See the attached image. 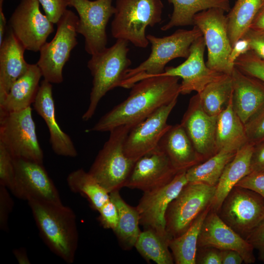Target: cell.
Listing matches in <instances>:
<instances>
[{"mask_svg": "<svg viewBox=\"0 0 264 264\" xmlns=\"http://www.w3.org/2000/svg\"><path fill=\"white\" fill-rule=\"evenodd\" d=\"M223 9L210 8L196 14L194 25L200 30L207 49V66L217 72L231 75L235 66L228 61L232 46L226 16Z\"/></svg>", "mask_w": 264, "mask_h": 264, "instance_id": "obj_10", "label": "cell"}, {"mask_svg": "<svg viewBox=\"0 0 264 264\" xmlns=\"http://www.w3.org/2000/svg\"><path fill=\"white\" fill-rule=\"evenodd\" d=\"M234 66L244 74L264 83V61L252 50L239 57L235 61Z\"/></svg>", "mask_w": 264, "mask_h": 264, "instance_id": "obj_36", "label": "cell"}, {"mask_svg": "<svg viewBox=\"0 0 264 264\" xmlns=\"http://www.w3.org/2000/svg\"><path fill=\"white\" fill-rule=\"evenodd\" d=\"M0 142L14 158L43 164L44 153L38 139L31 107L19 111L0 114Z\"/></svg>", "mask_w": 264, "mask_h": 264, "instance_id": "obj_8", "label": "cell"}, {"mask_svg": "<svg viewBox=\"0 0 264 264\" xmlns=\"http://www.w3.org/2000/svg\"><path fill=\"white\" fill-rule=\"evenodd\" d=\"M66 182L70 190L87 198L95 210L98 211L110 199V193L82 168L69 174Z\"/></svg>", "mask_w": 264, "mask_h": 264, "instance_id": "obj_33", "label": "cell"}, {"mask_svg": "<svg viewBox=\"0 0 264 264\" xmlns=\"http://www.w3.org/2000/svg\"><path fill=\"white\" fill-rule=\"evenodd\" d=\"M15 177L14 158L0 142V185L11 192L15 184Z\"/></svg>", "mask_w": 264, "mask_h": 264, "instance_id": "obj_37", "label": "cell"}, {"mask_svg": "<svg viewBox=\"0 0 264 264\" xmlns=\"http://www.w3.org/2000/svg\"><path fill=\"white\" fill-rule=\"evenodd\" d=\"M131 129L122 125L111 130L88 172L109 193L125 187L135 162L126 156L124 149Z\"/></svg>", "mask_w": 264, "mask_h": 264, "instance_id": "obj_6", "label": "cell"}, {"mask_svg": "<svg viewBox=\"0 0 264 264\" xmlns=\"http://www.w3.org/2000/svg\"><path fill=\"white\" fill-rule=\"evenodd\" d=\"M205 47L203 36L198 37L192 44L189 55L183 63L176 67H166L164 72L159 75L181 78V94H188L192 91L200 92L209 83L224 75L207 66L204 59Z\"/></svg>", "mask_w": 264, "mask_h": 264, "instance_id": "obj_17", "label": "cell"}, {"mask_svg": "<svg viewBox=\"0 0 264 264\" xmlns=\"http://www.w3.org/2000/svg\"><path fill=\"white\" fill-rule=\"evenodd\" d=\"M164 7L161 0H116L111 23V34L145 48L149 44L146 30L161 22Z\"/></svg>", "mask_w": 264, "mask_h": 264, "instance_id": "obj_5", "label": "cell"}, {"mask_svg": "<svg viewBox=\"0 0 264 264\" xmlns=\"http://www.w3.org/2000/svg\"><path fill=\"white\" fill-rule=\"evenodd\" d=\"M216 186L188 182L170 203L165 215L166 230L170 238L182 234L196 219L211 206Z\"/></svg>", "mask_w": 264, "mask_h": 264, "instance_id": "obj_9", "label": "cell"}, {"mask_svg": "<svg viewBox=\"0 0 264 264\" xmlns=\"http://www.w3.org/2000/svg\"><path fill=\"white\" fill-rule=\"evenodd\" d=\"M4 0H0V44H1L4 37L6 29V19L3 12V3Z\"/></svg>", "mask_w": 264, "mask_h": 264, "instance_id": "obj_51", "label": "cell"}, {"mask_svg": "<svg viewBox=\"0 0 264 264\" xmlns=\"http://www.w3.org/2000/svg\"><path fill=\"white\" fill-rule=\"evenodd\" d=\"M232 97L217 117L216 143L218 152H237L248 142L244 124L233 109Z\"/></svg>", "mask_w": 264, "mask_h": 264, "instance_id": "obj_27", "label": "cell"}, {"mask_svg": "<svg viewBox=\"0 0 264 264\" xmlns=\"http://www.w3.org/2000/svg\"><path fill=\"white\" fill-rule=\"evenodd\" d=\"M210 246L220 250L238 252L245 264L255 262L253 246L247 241L227 225L217 213L210 209L202 223L198 247Z\"/></svg>", "mask_w": 264, "mask_h": 264, "instance_id": "obj_20", "label": "cell"}, {"mask_svg": "<svg viewBox=\"0 0 264 264\" xmlns=\"http://www.w3.org/2000/svg\"><path fill=\"white\" fill-rule=\"evenodd\" d=\"M177 99L159 108L129 132L124 144L127 157L136 161L154 151L171 125L167 123Z\"/></svg>", "mask_w": 264, "mask_h": 264, "instance_id": "obj_16", "label": "cell"}, {"mask_svg": "<svg viewBox=\"0 0 264 264\" xmlns=\"http://www.w3.org/2000/svg\"><path fill=\"white\" fill-rule=\"evenodd\" d=\"M178 172L158 146L135 161L125 187L152 191L168 183Z\"/></svg>", "mask_w": 264, "mask_h": 264, "instance_id": "obj_19", "label": "cell"}, {"mask_svg": "<svg viewBox=\"0 0 264 264\" xmlns=\"http://www.w3.org/2000/svg\"><path fill=\"white\" fill-rule=\"evenodd\" d=\"M173 5L169 21L161 27L162 31L174 27L194 25V17L198 13L212 8L230 10L229 0H168Z\"/></svg>", "mask_w": 264, "mask_h": 264, "instance_id": "obj_29", "label": "cell"}, {"mask_svg": "<svg viewBox=\"0 0 264 264\" xmlns=\"http://www.w3.org/2000/svg\"><path fill=\"white\" fill-rule=\"evenodd\" d=\"M38 0H21L9 20L10 30L25 50L39 51L54 31Z\"/></svg>", "mask_w": 264, "mask_h": 264, "instance_id": "obj_13", "label": "cell"}, {"mask_svg": "<svg viewBox=\"0 0 264 264\" xmlns=\"http://www.w3.org/2000/svg\"><path fill=\"white\" fill-rule=\"evenodd\" d=\"M15 184L11 193L27 201L31 199L63 203L59 191L42 163L14 158Z\"/></svg>", "mask_w": 264, "mask_h": 264, "instance_id": "obj_15", "label": "cell"}, {"mask_svg": "<svg viewBox=\"0 0 264 264\" xmlns=\"http://www.w3.org/2000/svg\"><path fill=\"white\" fill-rule=\"evenodd\" d=\"M243 37L248 40L250 50L264 61V31L250 28Z\"/></svg>", "mask_w": 264, "mask_h": 264, "instance_id": "obj_44", "label": "cell"}, {"mask_svg": "<svg viewBox=\"0 0 264 264\" xmlns=\"http://www.w3.org/2000/svg\"><path fill=\"white\" fill-rule=\"evenodd\" d=\"M236 153L220 150L208 159L191 167L186 171L188 181L216 186L225 166Z\"/></svg>", "mask_w": 264, "mask_h": 264, "instance_id": "obj_32", "label": "cell"}, {"mask_svg": "<svg viewBox=\"0 0 264 264\" xmlns=\"http://www.w3.org/2000/svg\"><path fill=\"white\" fill-rule=\"evenodd\" d=\"M264 0H237L226 16L228 33L232 47L242 38L250 27Z\"/></svg>", "mask_w": 264, "mask_h": 264, "instance_id": "obj_31", "label": "cell"}, {"mask_svg": "<svg viewBox=\"0 0 264 264\" xmlns=\"http://www.w3.org/2000/svg\"><path fill=\"white\" fill-rule=\"evenodd\" d=\"M217 117L206 112L197 93L190 99L180 123L203 161L218 152L216 143Z\"/></svg>", "mask_w": 264, "mask_h": 264, "instance_id": "obj_18", "label": "cell"}, {"mask_svg": "<svg viewBox=\"0 0 264 264\" xmlns=\"http://www.w3.org/2000/svg\"><path fill=\"white\" fill-rule=\"evenodd\" d=\"M43 77L37 64H29L26 72L12 85L10 90L0 102V114L24 110L34 102Z\"/></svg>", "mask_w": 264, "mask_h": 264, "instance_id": "obj_25", "label": "cell"}, {"mask_svg": "<svg viewBox=\"0 0 264 264\" xmlns=\"http://www.w3.org/2000/svg\"><path fill=\"white\" fill-rule=\"evenodd\" d=\"M25 50L10 30L0 44V102L13 84L28 68L29 64L24 58Z\"/></svg>", "mask_w": 264, "mask_h": 264, "instance_id": "obj_23", "label": "cell"}, {"mask_svg": "<svg viewBox=\"0 0 264 264\" xmlns=\"http://www.w3.org/2000/svg\"><path fill=\"white\" fill-rule=\"evenodd\" d=\"M231 76L233 108L245 124L264 107V83L235 66Z\"/></svg>", "mask_w": 264, "mask_h": 264, "instance_id": "obj_22", "label": "cell"}, {"mask_svg": "<svg viewBox=\"0 0 264 264\" xmlns=\"http://www.w3.org/2000/svg\"><path fill=\"white\" fill-rule=\"evenodd\" d=\"M251 169V172H264V140L254 145Z\"/></svg>", "mask_w": 264, "mask_h": 264, "instance_id": "obj_46", "label": "cell"}, {"mask_svg": "<svg viewBox=\"0 0 264 264\" xmlns=\"http://www.w3.org/2000/svg\"><path fill=\"white\" fill-rule=\"evenodd\" d=\"M180 79L158 75L139 81L131 88L124 101L102 116L89 131L110 132L122 125L132 129L160 107L178 98Z\"/></svg>", "mask_w": 264, "mask_h": 264, "instance_id": "obj_1", "label": "cell"}, {"mask_svg": "<svg viewBox=\"0 0 264 264\" xmlns=\"http://www.w3.org/2000/svg\"><path fill=\"white\" fill-rule=\"evenodd\" d=\"M244 126L248 142L255 145L264 140V107Z\"/></svg>", "mask_w": 264, "mask_h": 264, "instance_id": "obj_38", "label": "cell"}, {"mask_svg": "<svg viewBox=\"0 0 264 264\" xmlns=\"http://www.w3.org/2000/svg\"><path fill=\"white\" fill-rule=\"evenodd\" d=\"M250 50L248 40L242 38L238 40L232 47L229 57V63L234 66L235 61L241 55Z\"/></svg>", "mask_w": 264, "mask_h": 264, "instance_id": "obj_47", "label": "cell"}, {"mask_svg": "<svg viewBox=\"0 0 264 264\" xmlns=\"http://www.w3.org/2000/svg\"><path fill=\"white\" fill-rule=\"evenodd\" d=\"M186 171L179 172L167 184L143 193L136 208L139 216V223L144 229L153 230L171 239L166 230L165 215L170 203L188 182Z\"/></svg>", "mask_w": 264, "mask_h": 264, "instance_id": "obj_14", "label": "cell"}, {"mask_svg": "<svg viewBox=\"0 0 264 264\" xmlns=\"http://www.w3.org/2000/svg\"><path fill=\"white\" fill-rule=\"evenodd\" d=\"M217 213L227 225L246 239L264 219V198L251 190L235 186Z\"/></svg>", "mask_w": 264, "mask_h": 264, "instance_id": "obj_11", "label": "cell"}, {"mask_svg": "<svg viewBox=\"0 0 264 264\" xmlns=\"http://www.w3.org/2000/svg\"><path fill=\"white\" fill-rule=\"evenodd\" d=\"M33 105L35 111L46 123L54 153L60 156L76 157L78 153L72 140L57 123L51 83L44 79L42 81Z\"/></svg>", "mask_w": 264, "mask_h": 264, "instance_id": "obj_21", "label": "cell"}, {"mask_svg": "<svg viewBox=\"0 0 264 264\" xmlns=\"http://www.w3.org/2000/svg\"><path fill=\"white\" fill-rule=\"evenodd\" d=\"M221 264H241L244 262L241 254L234 250H220Z\"/></svg>", "mask_w": 264, "mask_h": 264, "instance_id": "obj_48", "label": "cell"}, {"mask_svg": "<svg viewBox=\"0 0 264 264\" xmlns=\"http://www.w3.org/2000/svg\"><path fill=\"white\" fill-rule=\"evenodd\" d=\"M254 145L248 142L236 153L225 166L216 185L211 209L217 212L224 198L242 178L251 172V160Z\"/></svg>", "mask_w": 264, "mask_h": 264, "instance_id": "obj_26", "label": "cell"}, {"mask_svg": "<svg viewBox=\"0 0 264 264\" xmlns=\"http://www.w3.org/2000/svg\"><path fill=\"white\" fill-rule=\"evenodd\" d=\"M79 17L66 9L58 22L54 37L41 47L36 64L44 79L51 84L63 81V69L70 53L78 44L77 40Z\"/></svg>", "mask_w": 264, "mask_h": 264, "instance_id": "obj_7", "label": "cell"}, {"mask_svg": "<svg viewBox=\"0 0 264 264\" xmlns=\"http://www.w3.org/2000/svg\"><path fill=\"white\" fill-rule=\"evenodd\" d=\"M74 7L79 17L77 32L85 40V50L92 55L106 47V27L115 11L112 0H66Z\"/></svg>", "mask_w": 264, "mask_h": 264, "instance_id": "obj_12", "label": "cell"}, {"mask_svg": "<svg viewBox=\"0 0 264 264\" xmlns=\"http://www.w3.org/2000/svg\"><path fill=\"white\" fill-rule=\"evenodd\" d=\"M158 147L178 172L187 171L203 161L180 123L171 126L160 139Z\"/></svg>", "mask_w": 264, "mask_h": 264, "instance_id": "obj_24", "label": "cell"}, {"mask_svg": "<svg viewBox=\"0 0 264 264\" xmlns=\"http://www.w3.org/2000/svg\"><path fill=\"white\" fill-rule=\"evenodd\" d=\"M246 240L258 251L259 260L264 262V219L247 236Z\"/></svg>", "mask_w": 264, "mask_h": 264, "instance_id": "obj_45", "label": "cell"}, {"mask_svg": "<svg viewBox=\"0 0 264 264\" xmlns=\"http://www.w3.org/2000/svg\"><path fill=\"white\" fill-rule=\"evenodd\" d=\"M231 75H223L208 85L198 95L204 110L211 116H218L228 106L232 96Z\"/></svg>", "mask_w": 264, "mask_h": 264, "instance_id": "obj_35", "label": "cell"}, {"mask_svg": "<svg viewBox=\"0 0 264 264\" xmlns=\"http://www.w3.org/2000/svg\"><path fill=\"white\" fill-rule=\"evenodd\" d=\"M196 264H221L220 250L210 246L198 247Z\"/></svg>", "mask_w": 264, "mask_h": 264, "instance_id": "obj_43", "label": "cell"}, {"mask_svg": "<svg viewBox=\"0 0 264 264\" xmlns=\"http://www.w3.org/2000/svg\"><path fill=\"white\" fill-rule=\"evenodd\" d=\"M235 186L251 190L264 198V172H251Z\"/></svg>", "mask_w": 264, "mask_h": 264, "instance_id": "obj_42", "label": "cell"}, {"mask_svg": "<svg viewBox=\"0 0 264 264\" xmlns=\"http://www.w3.org/2000/svg\"><path fill=\"white\" fill-rule=\"evenodd\" d=\"M211 206L203 211L181 235L171 239L169 248L176 264H196L199 232Z\"/></svg>", "mask_w": 264, "mask_h": 264, "instance_id": "obj_30", "label": "cell"}, {"mask_svg": "<svg viewBox=\"0 0 264 264\" xmlns=\"http://www.w3.org/2000/svg\"><path fill=\"white\" fill-rule=\"evenodd\" d=\"M129 42L116 40L111 46L91 56L87 64L92 77V86L88 108L82 115V120L91 119L101 99L110 90L120 87L127 71L132 64L128 57Z\"/></svg>", "mask_w": 264, "mask_h": 264, "instance_id": "obj_3", "label": "cell"}, {"mask_svg": "<svg viewBox=\"0 0 264 264\" xmlns=\"http://www.w3.org/2000/svg\"><path fill=\"white\" fill-rule=\"evenodd\" d=\"M8 190L0 185V228L4 231L8 230V219L14 204Z\"/></svg>", "mask_w": 264, "mask_h": 264, "instance_id": "obj_40", "label": "cell"}, {"mask_svg": "<svg viewBox=\"0 0 264 264\" xmlns=\"http://www.w3.org/2000/svg\"><path fill=\"white\" fill-rule=\"evenodd\" d=\"M250 28L264 31V0Z\"/></svg>", "mask_w": 264, "mask_h": 264, "instance_id": "obj_49", "label": "cell"}, {"mask_svg": "<svg viewBox=\"0 0 264 264\" xmlns=\"http://www.w3.org/2000/svg\"><path fill=\"white\" fill-rule=\"evenodd\" d=\"M17 262L20 264H30V261L28 258L26 250L24 248L21 247L13 250Z\"/></svg>", "mask_w": 264, "mask_h": 264, "instance_id": "obj_50", "label": "cell"}, {"mask_svg": "<svg viewBox=\"0 0 264 264\" xmlns=\"http://www.w3.org/2000/svg\"><path fill=\"white\" fill-rule=\"evenodd\" d=\"M27 203L44 244L66 263H73L79 234L76 216L73 210L63 203L33 199Z\"/></svg>", "mask_w": 264, "mask_h": 264, "instance_id": "obj_2", "label": "cell"}, {"mask_svg": "<svg viewBox=\"0 0 264 264\" xmlns=\"http://www.w3.org/2000/svg\"><path fill=\"white\" fill-rule=\"evenodd\" d=\"M201 36L200 30L196 25L190 30H177L172 34L162 37L147 35L151 44L149 56L136 67L128 69L120 87L131 88L142 79L163 73L166 65L171 60L177 58L186 59L192 44Z\"/></svg>", "mask_w": 264, "mask_h": 264, "instance_id": "obj_4", "label": "cell"}, {"mask_svg": "<svg viewBox=\"0 0 264 264\" xmlns=\"http://www.w3.org/2000/svg\"><path fill=\"white\" fill-rule=\"evenodd\" d=\"M168 237L160 235L151 229L141 231L134 247L147 261L157 264H173L174 260L170 249Z\"/></svg>", "mask_w": 264, "mask_h": 264, "instance_id": "obj_34", "label": "cell"}, {"mask_svg": "<svg viewBox=\"0 0 264 264\" xmlns=\"http://www.w3.org/2000/svg\"><path fill=\"white\" fill-rule=\"evenodd\" d=\"M98 220L105 229H116L118 221V211L114 203L110 199L98 210Z\"/></svg>", "mask_w": 264, "mask_h": 264, "instance_id": "obj_39", "label": "cell"}, {"mask_svg": "<svg viewBox=\"0 0 264 264\" xmlns=\"http://www.w3.org/2000/svg\"><path fill=\"white\" fill-rule=\"evenodd\" d=\"M42 5L45 15L53 23H57L66 10V0H38Z\"/></svg>", "mask_w": 264, "mask_h": 264, "instance_id": "obj_41", "label": "cell"}, {"mask_svg": "<svg viewBox=\"0 0 264 264\" xmlns=\"http://www.w3.org/2000/svg\"><path fill=\"white\" fill-rule=\"evenodd\" d=\"M110 196L117 207L119 215L117 226L113 232L121 246L125 250H130L134 247L141 232L138 212L136 207L125 202L119 190L110 193Z\"/></svg>", "mask_w": 264, "mask_h": 264, "instance_id": "obj_28", "label": "cell"}]
</instances>
